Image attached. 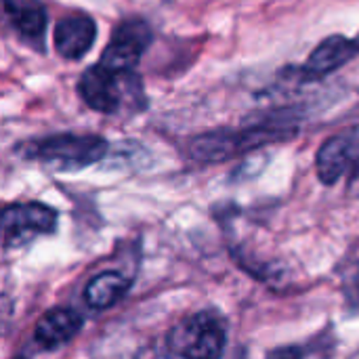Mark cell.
I'll return each instance as SVG.
<instances>
[{"label":"cell","mask_w":359,"mask_h":359,"mask_svg":"<svg viewBox=\"0 0 359 359\" xmlns=\"http://www.w3.org/2000/svg\"><path fill=\"white\" fill-rule=\"evenodd\" d=\"M57 227V210L40 202L8 204L2 212V244L15 248L38 236H48Z\"/></svg>","instance_id":"obj_5"},{"label":"cell","mask_w":359,"mask_h":359,"mask_svg":"<svg viewBox=\"0 0 359 359\" xmlns=\"http://www.w3.org/2000/svg\"><path fill=\"white\" fill-rule=\"evenodd\" d=\"M225 345V320L212 309L187 316L166 337L168 351L181 358H219L223 355Z\"/></svg>","instance_id":"obj_3"},{"label":"cell","mask_w":359,"mask_h":359,"mask_svg":"<svg viewBox=\"0 0 359 359\" xmlns=\"http://www.w3.org/2000/svg\"><path fill=\"white\" fill-rule=\"evenodd\" d=\"M4 15L17 36L32 46L42 48L46 27H48V13L40 0H2Z\"/></svg>","instance_id":"obj_11"},{"label":"cell","mask_w":359,"mask_h":359,"mask_svg":"<svg viewBox=\"0 0 359 359\" xmlns=\"http://www.w3.org/2000/svg\"><path fill=\"white\" fill-rule=\"evenodd\" d=\"M151 27L141 17L124 19L114 32L111 38L99 59L101 65L116 69V72H135L137 63L145 55L151 44Z\"/></svg>","instance_id":"obj_6"},{"label":"cell","mask_w":359,"mask_h":359,"mask_svg":"<svg viewBox=\"0 0 359 359\" xmlns=\"http://www.w3.org/2000/svg\"><path fill=\"white\" fill-rule=\"evenodd\" d=\"M82 326H84V320L78 311L69 307L50 309L38 320L34 328V343L44 351L61 349L80 334Z\"/></svg>","instance_id":"obj_10"},{"label":"cell","mask_w":359,"mask_h":359,"mask_svg":"<svg viewBox=\"0 0 359 359\" xmlns=\"http://www.w3.org/2000/svg\"><path fill=\"white\" fill-rule=\"evenodd\" d=\"M133 72H116L101 63L90 65L78 80L80 99L99 114H118L124 105V99L133 95Z\"/></svg>","instance_id":"obj_4"},{"label":"cell","mask_w":359,"mask_h":359,"mask_svg":"<svg viewBox=\"0 0 359 359\" xmlns=\"http://www.w3.org/2000/svg\"><path fill=\"white\" fill-rule=\"evenodd\" d=\"M359 55V34L355 38L347 36H328L324 42H320L305 65L299 69V78L303 82H318L347 65L351 59Z\"/></svg>","instance_id":"obj_8"},{"label":"cell","mask_w":359,"mask_h":359,"mask_svg":"<svg viewBox=\"0 0 359 359\" xmlns=\"http://www.w3.org/2000/svg\"><path fill=\"white\" fill-rule=\"evenodd\" d=\"M130 288V280L120 271H103L95 276L84 288V301L90 309L103 311L114 307L118 301L126 297Z\"/></svg>","instance_id":"obj_12"},{"label":"cell","mask_w":359,"mask_h":359,"mask_svg":"<svg viewBox=\"0 0 359 359\" xmlns=\"http://www.w3.org/2000/svg\"><path fill=\"white\" fill-rule=\"evenodd\" d=\"M297 133V128L290 122H261L250 124L238 130L221 128L210 130L200 137H196L189 145V154L194 160L204 164H217L225 162L238 156H244L248 151L261 149L269 143H278L284 139H290Z\"/></svg>","instance_id":"obj_1"},{"label":"cell","mask_w":359,"mask_h":359,"mask_svg":"<svg viewBox=\"0 0 359 359\" xmlns=\"http://www.w3.org/2000/svg\"><path fill=\"white\" fill-rule=\"evenodd\" d=\"M97 40V23L86 13H72L61 17L53 29V46L59 57L67 61L82 59Z\"/></svg>","instance_id":"obj_9"},{"label":"cell","mask_w":359,"mask_h":359,"mask_svg":"<svg viewBox=\"0 0 359 359\" xmlns=\"http://www.w3.org/2000/svg\"><path fill=\"white\" fill-rule=\"evenodd\" d=\"M343 294L349 309L359 313V259L351 261L343 271Z\"/></svg>","instance_id":"obj_13"},{"label":"cell","mask_w":359,"mask_h":359,"mask_svg":"<svg viewBox=\"0 0 359 359\" xmlns=\"http://www.w3.org/2000/svg\"><path fill=\"white\" fill-rule=\"evenodd\" d=\"M359 166V124L349 126L330 139L318 149L316 168L324 185H334L345 175Z\"/></svg>","instance_id":"obj_7"},{"label":"cell","mask_w":359,"mask_h":359,"mask_svg":"<svg viewBox=\"0 0 359 359\" xmlns=\"http://www.w3.org/2000/svg\"><path fill=\"white\" fill-rule=\"evenodd\" d=\"M109 145L99 135H76L59 133L42 139L27 141L21 154L29 160L50 164L63 170H78L99 162L107 154Z\"/></svg>","instance_id":"obj_2"}]
</instances>
